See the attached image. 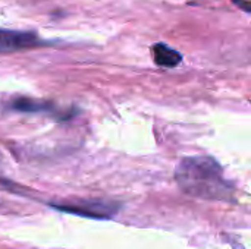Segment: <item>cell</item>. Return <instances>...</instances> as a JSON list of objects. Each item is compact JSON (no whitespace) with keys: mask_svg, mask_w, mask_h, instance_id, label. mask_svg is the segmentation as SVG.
Instances as JSON below:
<instances>
[{"mask_svg":"<svg viewBox=\"0 0 251 249\" xmlns=\"http://www.w3.org/2000/svg\"><path fill=\"white\" fill-rule=\"evenodd\" d=\"M10 107H12V110L22 112V113H38V112H49V110H51L53 106L49 103H44V101L21 97V98L13 100Z\"/></svg>","mask_w":251,"mask_h":249,"instance_id":"5b68a950","label":"cell"},{"mask_svg":"<svg viewBox=\"0 0 251 249\" xmlns=\"http://www.w3.org/2000/svg\"><path fill=\"white\" fill-rule=\"evenodd\" d=\"M50 43L38 37L34 31H16L0 28V54L49 45Z\"/></svg>","mask_w":251,"mask_h":249,"instance_id":"7a4b0ae2","label":"cell"},{"mask_svg":"<svg viewBox=\"0 0 251 249\" xmlns=\"http://www.w3.org/2000/svg\"><path fill=\"white\" fill-rule=\"evenodd\" d=\"M237 6H240L244 12H250L251 9H250V1H247V0H232Z\"/></svg>","mask_w":251,"mask_h":249,"instance_id":"8992f818","label":"cell"},{"mask_svg":"<svg viewBox=\"0 0 251 249\" xmlns=\"http://www.w3.org/2000/svg\"><path fill=\"white\" fill-rule=\"evenodd\" d=\"M151 54L154 63L162 68H175L182 62V54L163 43L154 44L151 47Z\"/></svg>","mask_w":251,"mask_h":249,"instance_id":"277c9868","label":"cell"},{"mask_svg":"<svg viewBox=\"0 0 251 249\" xmlns=\"http://www.w3.org/2000/svg\"><path fill=\"white\" fill-rule=\"evenodd\" d=\"M175 181L182 192L200 200L226 201L234 192L221 164L206 156L182 158L175 169Z\"/></svg>","mask_w":251,"mask_h":249,"instance_id":"6da1fadb","label":"cell"},{"mask_svg":"<svg viewBox=\"0 0 251 249\" xmlns=\"http://www.w3.org/2000/svg\"><path fill=\"white\" fill-rule=\"evenodd\" d=\"M53 208L81 216V217H88V219H109L118 208H112V204H104V203H94V201H87L81 205H53Z\"/></svg>","mask_w":251,"mask_h":249,"instance_id":"3957f363","label":"cell"}]
</instances>
